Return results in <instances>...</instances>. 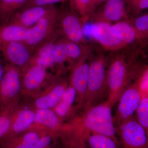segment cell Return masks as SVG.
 <instances>
[{"instance_id":"e575fe53","label":"cell","mask_w":148,"mask_h":148,"mask_svg":"<svg viewBox=\"0 0 148 148\" xmlns=\"http://www.w3.org/2000/svg\"><path fill=\"white\" fill-rule=\"evenodd\" d=\"M107 1L108 0H90V5H89L90 16L96 10L98 6L101 4V3Z\"/></svg>"},{"instance_id":"44dd1931","label":"cell","mask_w":148,"mask_h":148,"mask_svg":"<svg viewBox=\"0 0 148 148\" xmlns=\"http://www.w3.org/2000/svg\"><path fill=\"white\" fill-rule=\"evenodd\" d=\"M29 28L14 24H1L0 47L4 45L13 42L25 41L26 34Z\"/></svg>"},{"instance_id":"3957f363","label":"cell","mask_w":148,"mask_h":148,"mask_svg":"<svg viewBox=\"0 0 148 148\" xmlns=\"http://www.w3.org/2000/svg\"><path fill=\"white\" fill-rule=\"evenodd\" d=\"M131 75L130 68L123 56L117 55L113 58L107 71V102L111 107L118 102L127 87Z\"/></svg>"},{"instance_id":"9a60e30c","label":"cell","mask_w":148,"mask_h":148,"mask_svg":"<svg viewBox=\"0 0 148 148\" xmlns=\"http://www.w3.org/2000/svg\"><path fill=\"white\" fill-rule=\"evenodd\" d=\"M60 37L61 36L58 30L57 33L51 38L35 49L27 66L36 65L46 69L53 68L55 66L54 51Z\"/></svg>"},{"instance_id":"5bb4252c","label":"cell","mask_w":148,"mask_h":148,"mask_svg":"<svg viewBox=\"0 0 148 148\" xmlns=\"http://www.w3.org/2000/svg\"><path fill=\"white\" fill-rule=\"evenodd\" d=\"M56 9L53 5H50L32 7L20 10L13 14L7 24L30 28Z\"/></svg>"},{"instance_id":"7402d4cb","label":"cell","mask_w":148,"mask_h":148,"mask_svg":"<svg viewBox=\"0 0 148 148\" xmlns=\"http://www.w3.org/2000/svg\"><path fill=\"white\" fill-rule=\"evenodd\" d=\"M34 122L59 134L64 129L61 126V119L51 109H38L35 112Z\"/></svg>"},{"instance_id":"cb8c5ba5","label":"cell","mask_w":148,"mask_h":148,"mask_svg":"<svg viewBox=\"0 0 148 148\" xmlns=\"http://www.w3.org/2000/svg\"><path fill=\"white\" fill-rule=\"evenodd\" d=\"M77 97L75 89L70 85L66 88L61 101L53 108V111L61 119L70 114Z\"/></svg>"},{"instance_id":"7a4b0ae2","label":"cell","mask_w":148,"mask_h":148,"mask_svg":"<svg viewBox=\"0 0 148 148\" xmlns=\"http://www.w3.org/2000/svg\"><path fill=\"white\" fill-rule=\"evenodd\" d=\"M107 62L105 56L101 54L92 57L89 61L87 90L83 107L84 111L100 103L108 92Z\"/></svg>"},{"instance_id":"83f0119b","label":"cell","mask_w":148,"mask_h":148,"mask_svg":"<svg viewBox=\"0 0 148 148\" xmlns=\"http://www.w3.org/2000/svg\"><path fill=\"white\" fill-rule=\"evenodd\" d=\"M0 112V140L9 130L11 124L10 105L2 108Z\"/></svg>"},{"instance_id":"d590c367","label":"cell","mask_w":148,"mask_h":148,"mask_svg":"<svg viewBox=\"0 0 148 148\" xmlns=\"http://www.w3.org/2000/svg\"><path fill=\"white\" fill-rule=\"evenodd\" d=\"M4 72V67H3L2 64L0 61V84H1V81Z\"/></svg>"},{"instance_id":"ac0fdd59","label":"cell","mask_w":148,"mask_h":148,"mask_svg":"<svg viewBox=\"0 0 148 148\" xmlns=\"http://www.w3.org/2000/svg\"><path fill=\"white\" fill-rule=\"evenodd\" d=\"M42 133L36 130H30L22 135L3 138L0 140L1 148H31L43 135Z\"/></svg>"},{"instance_id":"7c38bea8","label":"cell","mask_w":148,"mask_h":148,"mask_svg":"<svg viewBox=\"0 0 148 148\" xmlns=\"http://www.w3.org/2000/svg\"><path fill=\"white\" fill-rule=\"evenodd\" d=\"M125 5V0H108L101 8L95 10L90 16L95 22L110 23L128 20Z\"/></svg>"},{"instance_id":"277c9868","label":"cell","mask_w":148,"mask_h":148,"mask_svg":"<svg viewBox=\"0 0 148 148\" xmlns=\"http://www.w3.org/2000/svg\"><path fill=\"white\" fill-rule=\"evenodd\" d=\"M59 10L56 9L38 21L27 32L24 42L33 51L58 32Z\"/></svg>"},{"instance_id":"8fae6325","label":"cell","mask_w":148,"mask_h":148,"mask_svg":"<svg viewBox=\"0 0 148 148\" xmlns=\"http://www.w3.org/2000/svg\"><path fill=\"white\" fill-rule=\"evenodd\" d=\"M4 57L12 66L24 69L30 61L34 51L24 42H13L0 47Z\"/></svg>"},{"instance_id":"30bf717a","label":"cell","mask_w":148,"mask_h":148,"mask_svg":"<svg viewBox=\"0 0 148 148\" xmlns=\"http://www.w3.org/2000/svg\"><path fill=\"white\" fill-rule=\"evenodd\" d=\"M88 58H82L75 63L70 75V84L77 92L78 109L83 108L87 90L90 66L89 61H87Z\"/></svg>"},{"instance_id":"e0dca14e","label":"cell","mask_w":148,"mask_h":148,"mask_svg":"<svg viewBox=\"0 0 148 148\" xmlns=\"http://www.w3.org/2000/svg\"><path fill=\"white\" fill-rule=\"evenodd\" d=\"M68 86L64 80L56 81L47 94L37 98L35 105L38 109L54 108L64 95Z\"/></svg>"},{"instance_id":"d4e9b609","label":"cell","mask_w":148,"mask_h":148,"mask_svg":"<svg viewBox=\"0 0 148 148\" xmlns=\"http://www.w3.org/2000/svg\"><path fill=\"white\" fill-rule=\"evenodd\" d=\"M28 0H0V22L7 24L11 17L20 10Z\"/></svg>"},{"instance_id":"2e32d148","label":"cell","mask_w":148,"mask_h":148,"mask_svg":"<svg viewBox=\"0 0 148 148\" xmlns=\"http://www.w3.org/2000/svg\"><path fill=\"white\" fill-rule=\"evenodd\" d=\"M23 71L22 87L28 91L38 89L47 78V69L38 65H29Z\"/></svg>"},{"instance_id":"4316f807","label":"cell","mask_w":148,"mask_h":148,"mask_svg":"<svg viewBox=\"0 0 148 148\" xmlns=\"http://www.w3.org/2000/svg\"><path fill=\"white\" fill-rule=\"evenodd\" d=\"M135 113L138 122L148 134V95L142 97Z\"/></svg>"},{"instance_id":"4fadbf2b","label":"cell","mask_w":148,"mask_h":148,"mask_svg":"<svg viewBox=\"0 0 148 148\" xmlns=\"http://www.w3.org/2000/svg\"><path fill=\"white\" fill-rule=\"evenodd\" d=\"M112 25L108 22H95L90 28V34L103 48L110 51H118L127 45L112 34L110 31Z\"/></svg>"},{"instance_id":"6da1fadb","label":"cell","mask_w":148,"mask_h":148,"mask_svg":"<svg viewBox=\"0 0 148 148\" xmlns=\"http://www.w3.org/2000/svg\"><path fill=\"white\" fill-rule=\"evenodd\" d=\"M112 108L107 101L99 103L84 111L83 115L75 124L85 130L108 136L120 146Z\"/></svg>"},{"instance_id":"f546056e","label":"cell","mask_w":148,"mask_h":148,"mask_svg":"<svg viewBox=\"0 0 148 148\" xmlns=\"http://www.w3.org/2000/svg\"><path fill=\"white\" fill-rule=\"evenodd\" d=\"M135 83L138 86L141 97L148 95V70L147 67L143 68L138 73Z\"/></svg>"},{"instance_id":"52a82bcc","label":"cell","mask_w":148,"mask_h":148,"mask_svg":"<svg viewBox=\"0 0 148 148\" xmlns=\"http://www.w3.org/2000/svg\"><path fill=\"white\" fill-rule=\"evenodd\" d=\"M90 52V49L84 44L73 42L64 38H59L54 51V67L60 69L66 61L77 62L88 57Z\"/></svg>"},{"instance_id":"484cf974","label":"cell","mask_w":148,"mask_h":148,"mask_svg":"<svg viewBox=\"0 0 148 148\" xmlns=\"http://www.w3.org/2000/svg\"><path fill=\"white\" fill-rule=\"evenodd\" d=\"M63 135L67 148H89L85 140L82 129L77 125L71 126Z\"/></svg>"},{"instance_id":"1f68e13d","label":"cell","mask_w":148,"mask_h":148,"mask_svg":"<svg viewBox=\"0 0 148 148\" xmlns=\"http://www.w3.org/2000/svg\"><path fill=\"white\" fill-rule=\"evenodd\" d=\"M72 2L73 8L82 16V20L90 16L89 5L90 0H72Z\"/></svg>"},{"instance_id":"603a6c76","label":"cell","mask_w":148,"mask_h":148,"mask_svg":"<svg viewBox=\"0 0 148 148\" xmlns=\"http://www.w3.org/2000/svg\"><path fill=\"white\" fill-rule=\"evenodd\" d=\"M82 130L85 140L89 148H119V145L108 136Z\"/></svg>"},{"instance_id":"9c48e42d","label":"cell","mask_w":148,"mask_h":148,"mask_svg":"<svg viewBox=\"0 0 148 148\" xmlns=\"http://www.w3.org/2000/svg\"><path fill=\"white\" fill-rule=\"evenodd\" d=\"M22 73L18 68L12 65L4 67L0 84V108L10 105L22 87Z\"/></svg>"},{"instance_id":"4dcf8cb0","label":"cell","mask_w":148,"mask_h":148,"mask_svg":"<svg viewBox=\"0 0 148 148\" xmlns=\"http://www.w3.org/2000/svg\"><path fill=\"white\" fill-rule=\"evenodd\" d=\"M127 4V12H130L135 16L148 8V0H125Z\"/></svg>"},{"instance_id":"836d02e7","label":"cell","mask_w":148,"mask_h":148,"mask_svg":"<svg viewBox=\"0 0 148 148\" xmlns=\"http://www.w3.org/2000/svg\"><path fill=\"white\" fill-rule=\"evenodd\" d=\"M66 1L67 0H28L26 4L20 10L32 7L53 5L54 4L56 3L64 2Z\"/></svg>"},{"instance_id":"d6986e66","label":"cell","mask_w":148,"mask_h":148,"mask_svg":"<svg viewBox=\"0 0 148 148\" xmlns=\"http://www.w3.org/2000/svg\"><path fill=\"white\" fill-rule=\"evenodd\" d=\"M35 115V112L28 109L19 111L14 117L12 115L10 128L3 138L15 136L26 131L34 122Z\"/></svg>"},{"instance_id":"8992f818","label":"cell","mask_w":148,"mask_h":148,"mask_svg":"<svg viewBox=\"0 0 148 148\" xmlns=\"http://www.w3.org/2000/svg\"><path fill=\"white\" fill-rule=\"evenodd\" d=\"M83 22L82 18L73 8L59 10L58 29L60 36L73 42L84 44Z\"/></svg>"},{"instance_id":"8d00e7d4","label":"cell","mask_w":148,"mask_h":148,"mask_svg":"<svg viewBox=\"0 0 148 148\" xmlns=\"http://www.w3.org/2000/svg\"><path fill=\"white\" fill-rule=\"evenodd\" d=\"M62 144L61 146H59V147H57L55 146V148H67V145L66 142L64 140H62Z\"/></svg>"},{"instance_id":"ffe728a7","label":"cell","mask_w":148,"mask_h":148,"mask_svg":"<svg viewBox=\"0 0 148 148\" xmlns=\"http://www.w3.org/2000/svg\"><path fill=\"white\" fill-rule=\"evenodd\" d=\"M112 34L126 45H133L140 39L138 32L128 20L119 21L111 26Z\"/></svg>"},{"instance_id":"d6a6232c","label":"cell","mask_w":148,"mask_h":148,"mask_svg":"<svg viewBox=\"0 0 148 148\" xmlns=\"http://www.w3.org/2000/svg\"><path fill=\"white\" fill-rule=\"evenodd\" d=\"M55 136L58 135L54 133H46L42 136L31 148H55V146H51V142Z\"/></svg>"},{"instance_id":"5b68a950","label":"cell","mask_w":148,"mask_h":148,"mask_svg":"<svg viewBox=\"0 0 148 148\" xmlns=\"http://www.w3.org/2000/svg\"><path fill=\"white\" fill-rule=\"evenodd\" d=\"M122 148H148V134L135 116L115 126Z\"/></svg>"},{"instance_id":"ba28073f","label":"cell","mask_w":148,"mask_h":148,"mask_svg":"<svg viewBox=\"0 0 148 148\" xmlns=\"http://www.w3.org/2000/svg\"><path fill=\"white\" fill-rule=\"evenodd\" d=\"M141 98L140 90L135 82L126 87L118 101L116 114L113 117L115 126L135 116Z\"/></svg>"},{"instance_id":"f1b7e54d","label":"cell","mask_w":148,"mask_h":148,"mask_svg":"<svg viewBox=\"0 0 148 148\" xmlns=\"http://www.w3.org/2000/svg\"><path fill=\"white\" fill-rule=\"evenodd\" d=\"M131 24L138 32L140 38L143 39L148 37V14L147 13L145 14L142 16H138L134 19L133 24Z\"/></svg>"}]
</instances>
